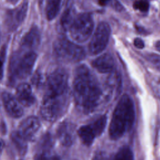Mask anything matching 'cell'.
<instances>
[{
  "label": "cell",
  "instance_id": "1f68e13d",
  "mask_svg": "<svg viewBox=\"0 0 160 160\" xmlns=\"http://www.w3.org/2000/svg\"><path fill=\"white\" fill-rule=\"evenodd\" d=\"M4 148V142L3 139L0 138V155L2 152Z\"/></svg>",
  "mask_w": 160,
  "mask_h": 160
},
{
  "label": "cell",
  "instance_id": "4dcf8cb0",
  "mask_svg": "<svg viewBox=\"0 0 160 160\" xmlns=\"http://www.w3.org/2000/svg\"><path fill=\"white\" fill-rule=\"evenodd\" d=\"M112 0H98V4L100 6H104L111 2Z\"/></svg>",
  "mask_w": 160,
  "mask_h": 160
},
{
  "label": "cell",
  "instance_id": "7402d4cb",
  "mask_svg": "<svg viewBox=\"0 0 160 160\" xmlns=\"http://www.w3.org/2000/svg\"><path fill=\"white\" fill-rule=\"evenodd\" d=\"M145 58L154 68L160 72V54L148 53L145 55Z\"/></svg>",
  "mask_w": 160,
  "mask_h": 160
},
{
  "label": "cell",
  "instance_id": "603a6c76",
  "mask_svg": "<svg viewBox=\"0 0 160 160\" xmlns=\"http://www.w3.org/2000/svg\"><path fill=\"white\" fill-rule=\"evenodd\" d=\"M149 84L154 96L160 99V79L158 78H152L149 80Z\"/></svg>",
  "mask_w": 160,
  "mask_h": 160
},
{
  "label": "cell",
  "instance_id": "cb8c5ba5",
  "mask_svg": "<svg viewBox=\"0 0 160 160\" xmlns=\"http://www.w3.org/2000/svg\"><path fill=\"white\" fill-rule=\"evenodd\" d=\"M133 7L142 12H146L149 9V4L147 0H137L134 2Z\"/></svg>",
  "mask_w": 160,
  "mask_h": 160
},
{
  "label": "cell",
  "instance_id": "52a82bcc",
  "mask_svg": "<svg viewBox=\"0 0 160 160\" xmlns=\"http://www.w3.org/2000/svg\"><path fill=\"white\" fill-rule=\"evenodd\" d=\"M69 92L68 74L62 68H58L48 76L46 82L45 94L60 95Z\"/></svg>",
  "mask_w": 160,
  "mask_h": 160
},
{
  "label": "cell",
  "instance_id": "4fadbf2b",
  "mask_svg": "<svg viewBox=\"0 0 160 160\" xmlns=\"http://www.w3.org/2000/svg\"><path fill=\"white\" fill-rule=\"evenodd\" d=\"M16 98L24 106H32L35 102V97L30 84L26 82L19 84L16 88Z\"/></svg>",
  "mask_w": 160,
  "mask_h": 160
},
{
  "label": "cell",
  "instance_id": "30bf717a",
  "mask_svg": "<svg viewBox=\"0 0 160 160\" xmlns=\"http://www.w3.org/2000/svg\"><path fill=\"white\" fill-rule=\"evenodd\" d=\"M1 98L8 114L13 118H19L23 115V109L16 98L8 92H3Z\"/></svg>",
  "mask_w": 160,
  "mask_h": 160
},
{
  "label": "cell",
  "instance_id": "6da1fadb",
  "mask_svg": "<svg viewBox=\"0 0 160 160\" xmlns=\"http://www.w3.org/2000/svg\"><path fill=\"white\" fill-rule=\"evenodd\" d=\"M99 83L91 70L85 64L78 66L74 72L73 96L76 105L81 111H93L102 96Z\"/></svg>",
  "mask_w": 160,
  "mask_h": 160
},
{
  "label": "cell",
  "instance_id": "7a4b0ae2",
  "mask_svg": "<svg viewBox=\"0 0 160 160\" xmlns=\"http://www.w3.org/2000/svg\"><path fill=\"white\" fill-rule=\"evenodd\" d=\"M135 120V109L132 99L128 94L122 95L117 103L109 126V136L112 140L121 138L132 127Z\"/></svg>",
  "mask_w": 160,
  "mask_h": 160
},
{
  "label": "cell",
  "instance_id": "83f0119b",
  "mask_svg": "<svg viewBox=\"0 0 160 160\" xmlns=\"http://www.w3.org/2000/svg\"><path fill=\"white\" fill-rule=\"evenodd\" d=\"M133 43L134 46L138 49H142L144 48V42L141 38H135L134 39Z\"/></svg>",
  "mask_w": 160,
  "mask_h": 160
},
{
  "label": "cell",
  "instance_id": "9a60e30c",
  "mask_svg": "<svg viewBox=\"0 0 160 160\" xmlns=\"http://www.w3.org/2000/svg\"><path fill=\"white\" fill-rule=\"evenodd\" d=\"M41 34L39 28L32 26L22 37L21 45L24 48L32 49L38 46L40 43Z\"/></svg>",
  "mask_w": 160,
  "mask_h": 160
},
{
  "label": "cell",
  "instance_id": "7c38bea8",
  "mask_svg": "<svg viewBox=\"0 0 160 160\" xmlns=\"http://www.w3.org/2000/svg\"><path fill=\"white\" fill-rule=\"evenodd\" d=\"M92 67L101 73L111 72L115 66V61L110 53H104L92 61Z\"/></svg>",
  "mask_w": 160,
  "mask_h": 160
},
{
  "label": "cell",
  "instance_id": "e0dca14e",
  "mask_svg": "<svg viewBox=\"0 0 160 160\" xmlns=\"http://www.w3.org/2000/svg\"><path fill=\"white\" fill-rule=\"evenodd\" d=\"M64 0H47L45 13L48 21H52L58 15L63 5Z\"/></svg>",
  "mask_w": 160,
  "mask_h": 160
},
{
  "label": "cell",
  "instance_id": "ffe728a7",
  "mask_svg": "<svg viewBox=\"0 0 160 160\" xmlns=\"http://www.w3.org/2000/svg\"><path fill=\"white\" fill-rule=\"evenodd\" d=\"M89 124L93 129L96 136H99L105 129L107 124V117L106 115L99 116Z\"/></svg>",
  "mask_w": 160,
  "mask_h": 160
},
{
  "label": "cell",
  "instance_id": "5b68a950",
  "mask_svg": "<svg viewBox=\"0 0 160 160\" xmlns=\"http://www.w3.org/2000/svg\"><path fill=\"white\" fill-rule=\"evenodd\" d=\"M94 20L89 12H82L76 16L69 32L71 38L76 42H86L92 34Z\"/></svg>",
  "mask_w": 160,
  "mask_h": 160
},
{
  "label": "cell",
  "instance_id": "3957f363",
  "mask_svg": "<svg viewBox=\"0 0 160 160\" xmlns=\"http://www.w3.org/2000/svg\"><path fill=\"white\" fill-rule=\"evenodd\" d=\"M69 102V92L60 95L45 94L40 106L42 118L49 122H54L66 111Z\"/></svg>",
  "mask_w": 160,
  "mask_h": 160
},
{
  "label": "cell",
  "instance_id": "ac0fdd59",
  "mask_svg": "<svg viewBox=\"0 0 160 160\" xmlns=\"http://www.w3.org/2000/svg\"><path fill=\"white\" fill-rule=\"evenodd\" d=\"M11 141L20 155L26 154L28 150V140L22 136L18 131H13L11 135Z\"/></svg>",
  "mask_w": 160,
  "mask_h": 160
},
{
  "label": "cell",
  "instance_id": "8fae6325",
  "mask_svg": "<svg viewBox=\"0 0 160 160\" xmlns=\"http://www.w3.org/2000/svg\"><path fill=\"white\" fill-rule=\"evenodd\" d=\"M57 136L62 146H71L75 139V128L73 124L68 121L61 122L57 129Z\"/></svg>",
  "mask_w": 160,
  "mask_h": 160
},
{
  "label": "cell",
  "instance_id": "f1b7e54d",
  "mask_svg": "<svg viewBox=\"0 0 160 160\" xmlns=\"http://www.w3.org/2000/svg\"><path fill=\"white\" fill-rule=\"evenodd\" d=\"M110 3L112 7L118 11H121L123 9V6L118 0H112Z\"/></svg>",
  "mask_w": 160,
  "mask_h": 160
},
{
  "label": "cell",
  "instance_id": "d6a6232c",
  "mask_svg": "<svg viewBox=\"0 0 160 160\" xmlns=\"http://www.w3.org/2000/svg\"><path fill=\"white\" fill-rule=\"evenodd\" d=\"M155 48L158 51L160 52V41H158L155 43Z\"/></svg>",
  "mask_w": 160,
  "mask_h": 160
},
{
  "label": "cell",
  "instance_id": "44dd1931",
  "mask_svg": "<svg viewBox=\"0 0 160 160\" xmlns=\"http://www.w3.org/2000/svg\"><path fill=\"white\" fill-rule=\"evenodd\" d=\"M112 160H134L133 152L129 147L124 146L118 151Z\"/></svg>",
  "mask_w": 160,
  "mask_h": 160
},
{
  "label": "cell",
  "instance_id": "5bb4252c",
  "mask_svg": "<svg viewBox=\"0 0 160 160\" xmlns=\"http://www.w3.org/2000/svg\"><path fill=\"white\" fill-rule=\"evenodd\" d=\"M29 1L28 0H23L21 4L12 12L9 16V26L12 29H16L21 25L24 21L28 11Z\"/></svg>",
  "mask_w": 160,
  "mask_h": 160
},
{
  "label": "cell",
  "instance_id": "d6986e66",
  "mask_svg": "<svg viewBox=\"0 0 160 160\" xmlns=\"http://www.w3.org/2000/svg\"><path fill=\"white\" fill-rule=\"evenodd\" d=\"M76 16L75 9L72 6H68L64 10L60 19V24L64 31H69Z\"/></svg>",
  "mask_w": 160,
  "mask_h": 160
},
{
  "label": "cell",
  "instance_id": "d4e9b609",
  "mask_svg": "<svg viewBox=\"0 0 160 160\" xmlns=\"http://www.w3.org/2000/svg\"><path fill=\"white\" fill-rule=\"evenodd\" d=\"M35 160H61L56 155H50L48 152H40L35 158Z\"/></svg>",
  "mask_w": 160,
  "mask_h": 160
},
{
  "label": "cell",
  "instance_id": "484cf974",
  "mask_svg": "<svg viewBox=\"0 0 160 160\" xmlns=\"http://www.w3.org/2000/svg\"><path fill=\"white\" fill-rule=\"evenodd\" d=\"M32 83L34 86H36L37 87L41 86L43 82V78L42 74L39 72H36L32 78Z\"/></svg>",
  "mask_w": 160,
  "mask_h": 160
},
{
  "label": "cell",
  "instance_id": "8992f818",
  "mask_svg": "<svg viewBox=\"0 0 160 160\" xmlns=\"http://www.w3.org/2000/svg\"><path fill=\"white\" fill-rule=\"evenodd\" d=\"M37 58V54L33 51H28L19 58H15L10 66L11 80L28 78L34 68Z\"/></svg>",
  "mask_w": 160,
  "mask_h": 160
},
{
  "label": "cell",
  "instance_id": "e575fe53",
  "mask_svg": "<svg viewBox=\"0 0 160 160\" xmlns=\"http://www.w3.org/2000/svg\"><path fill=\"white\" fill-rule=\"evenodd\" d=\"M159 18H160V12H159Z\"/></svg>",
  "mask_w": 160,
  "mask_h": 160
},
{
  "label": "cell",
  "instance_id": "836d02e7",
  "mask_svg": "<svg viewBox=\"0 0 160 160\" xmlns=\"http://www.w3.org/2000/svg\"><path fill=\"white\" fill-rule=\"evenodd\" d=\"M11 2H12V3H16V2H17L19 0H9Z\"/></svg>",
  "mask_w": 160,
  "mask_h": 160
},
{
  "label": "cell",
  "instance_id": "9c48e42d",
  "mask_svg": "<svg viewBox=\"0 0 160 160\" xmlns=\"http://www.w3.org/2000/svg\"><path fill=\"white\" fill-rule=\"evenodd\" d=\"M41 123L38 117L29 116L23 119L20 123L18 132L26 140H32L39 130Z\"/></svg>",
  "mask_w": 160,
  "mask_h": 160
},
{
  "label": "cell",
  "instance_id": "2e32d148",
  "mask_svg": "<svg viewBox=\"0 0 160 160\" xmlns=\"http://www.w3.org/2000/svg\"><path fill=\"white\" fill-rule=\"evenodd\" d=\"M78 135L81 142L86 146L91 145L96 135L90 124L81 126L77 131Z\"/></svg>",
  "mask_w": 160,
  "mask_h": 160
},
{
  "label": "cell",
  "instance_id": "277c9868",
  "mask_svg": "<svg viewBox=\"0 0 160 160\" xmlns=\"http://www.w3.org/2000/svg\"><path fill=\"white\" fill-rule=\"evenodd\" d=\"M53 49L59 58L68 62H79L86 57V51L82 46L66 38L57 39L54 42Z\"/></svg>",
  "mask_w": 160,
  "mask_h": 160
},
{
  "label": "cell",
  "instance_id": "4316f807",
  "mask_svg": "<svg viewBox=\"0 0 160 160\" xmlns=\"http://www.w3.org/2000/svg\"><path fill=\"white\" fill-rule=\"evenodd\" d=\"M92 160H112V158L106 152L101 151L94 156Z\"/></svg>",
  "mask_w": 160,
  "mask_h": 160
},
{
  "label": "cell",
  "instance_id": "f546056e",
  "mask_svg": "<svg viewBox=\"0 0 160 160\" xmlns=\"http://www.w3.org/2000/svg\"><path fill=\"white\" fill-rule=\"evenodd\" d=\"M4 74V68H3V62L2 59L0 57V79H1L3 77Z\"/></svg>",
  "mask_w": 160,
  "mask_h": 160
},
{
  "label": "cell",
  "instance_id": "ba28073f",
  "mask_svg": "<svg viewBox=\"0 0 160 160\" xmlns=\"http://www.w3.org/2000/svg\"><path fill=\"white\" fill-rule=\"evenodd\" d=\"M111 32V27L107 22L102 21L98 24L89 43L88 50L90 54H99L106 49Z\"/></svg>",
  "mask_w": 160,
  "mask_h": 160
}]
</instances>
